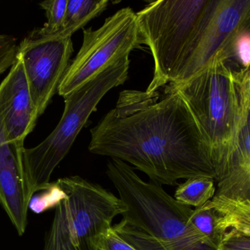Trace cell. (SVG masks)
Masks as SVG:
<instances>
[{
	"instance_id": "7",
	"label": "cell",
	"mask_w": 250,
	"mask_h": 250,
	"mask_svg": "<svg viewBox=\"0 0 250 250\" xmlns=\"http://www.w3.org/2000/svg\"><path fill=\"white\" fill-rule=\"evenodd\" d=\"M250 30V0H207L181 54L171 83L188 80L219 52L236 57L239 36Z\"/></svg>"
},
{
	"instance_id": "1",
	"label": "cell",
	"mask_w": 250,
	"mask_h": 250,
	"mask_svg": "<svg viewBox=\"0 0 250 250\" xmlns=\"http://www.w3.org/2000/svg\"><path fill=\"white\" fill-rule=\"evenodd\" d=\"M90 134L89 152L130 163L161 186L215 179L198 122L172 83L151 92L123 91Z\"/></svg>"
},
{
	"instance_id": "6",
	"label": "cell",
	"mask_w": 250,
	"mask_h": 250,
	"mask_svg": "<svg viewBox=\"0 0 250 250\" xmlns=\"http://www.w3.org/2000/svg\"><path fill=\"white\" fill-rule=\"evenodd\" d=\"M207 0H160L137 12L138 26L154 62L151 92L171 83L181 54Z\"/></svg>"
},
{
	"instance_id": "14",
	"label": "cell",
	"mask_w": 250,
	"mask_h": 250,
	"mask_svg": "<svg viewBox=\"0 0 250 250\" xmlns=\"http://www.w3.org/2000/svg\"><path fill=\"white\" fill-rule=\"evenodd\" d=\"M108 4L109 1L107 0H68L64 29L60 34L72 36L92 19L101 15Z\"/></svg>"
},
{
	"instance_id": "21",
	"label": "cell",
	"mask_w": 250,
	"mask_h": 250,
	"mask_svg": "<svg viewBox=\"0 0 250 250\" xmlns=\"http://www.w3.org/2000/svg\"><path fill=\"white\" fill-rule=\"evenodd\" d=\"M216 250H250V237L232 230H228Z\"/></svg>"
},
{
	"instance_id": "13",
	"label": "cell",
	"mask_w": 250,
	"mask_h": 250,
	"mask_svg": "<svg viewBox=\"0 0 250 250\" xmlns=\"http://www.w3.org/2000/svg\"><path fill=\"white\" fill-rule=\"evenodd\" d=\"M211 203L217 214V228L222 237L229 230L250 237V200L215 195Z\"/></svg>"
},
{
	"instance_id": "10",
	"label": "cell",
	"mask_w": 250,
	"mask_h": 250,
	"mask_svg": "<svg viewBox=\"0 0 250 250\" xmlns=\"http://www.w3.org/2000/svg\"><path fill=\"white\" fill-rule=\"evenodd\" d=\"M38 117L24 68L18 56L0 84V118L7 140L16 148H25V139L35 129Z\"/></svg>"
},
{
	"instance_id": "23",
	"label": "cell",
	"mask_w": 250,
	"mask_h": 250,
	"mask_svg": "<svg viewBox=\"0 0 250 250\" xmlns=\"http://www.w3.org/2000/svg\"><path fill=\"white\" fill-rule=\"evenodd\" d=\"M240 73L241 96L244 110L247 114L250 113V65L249 67L239 71Z\"/></svg>"
},
{
	"instance_id": "15",
	"label": "cell",
	"mask_w": 250,
	"mask_h": 250,
	"mask_svg": "<svg viewBox=\"0 0 250 250\" xmlns=\"http://www.w3.org/2000/svg\"><path fill=\"white\" fill-rule=\"evenodd\" d=\"M215 180L211 178L195 177L187 179L175 192L174 199L187 206H202L215 196Z\"/></svg>"
},
{
	"instance_id": "5",
	"label": "cell",
	"mask_w": 250,
	"mask_h": 250,
	"mask_svg": "<svg viewBox=\"0 0 250 250\" xmlns=\"http://www.w3.org/2000/svg\"><path fill=\"white\" fill-rule=\"evenodd\" d=\"M65 198L56 207L43 250H98L100 238L126 211L124 203L79 176L57 181Z\"/></svg>"
},
{
	"instance_id": "4",
	"label": "cell",
	"mask_w": 250,
	"mask_h": 250,
	"mask_svg": "<svg viewBox=\"0 0 250 250\" xmlns=\"http://www.w3.org/2000/svg\"><path fill=\"white\" fill-rule=\"evenodd\" d=\"M129 57L119 60L101 73L64 97L61 120L41 144L23 151V167L31 198L49 186L56 167L68 154L76 137L100 101L128 77Z\"/></svg>"
},
{
	"instance_id": "11",
	"label": "cell",
	"mask_w": 250,
	"mask_h": 250,
	"mask_svg": "<svg viewBox=\"0 0 250 250\" xmlns=\"http://www.w3.org/2000/svg\"><path fill=\"white\" fill-rule=\"evenodd\" d=\"M7 140L0 118V205L18 234L23 236L28 226L31 198L23 167V151Z\"/></svg>"
},
{
	"instance_id": "3",
	"label": "cell",
	"mask_w": 250,
	"mask_h": 250,
	"mask_svg": "<svg viewBox=\"0 0 250 250\" xmlns=\"http://www.w3.org/2000/svg\"><path fill=\"white\" fill-rule=\"evenodd\" d=\"M229 59L226 53H217L192 77L172 83L198 122L217 183L230 169L249 116L242 104L240 73L228 66Z\"/></svg>"
},
{
	"instance_id": "18",
	"label": "cell",
	"mask_w": 250,
	"mask_h": 250,
	"mask_svg": "<svg viewBox=\"0 0 250 250\" xmlns=\"http://www.w3.org/2000/svg\"><path fill=\"white\" fill-rule=\"evenodd\" d=\"M40 192L38 195H33L29 205V209L36 214H41L50 208H56L65 198V193L57 182H51L46 189Z\"/></svg>"
},
{
	"instance_id": "9",
	"label": "cell",
	"mask_w": 250,
	"mask_h": 250,
	"mask_svg": "<svg viewBox=\"0 0 250 250\" xmlns=\"http://www.w3.org/2000/svg\"><path fill=\"white\" fill-rule=\"evenodd\" d=\"M73 53L72 36H45L38 29H34L19 44L18 56L23 63L39 117L58 92Z\"/></svg>"
},
{
	"instance_id": "2",
	"label": "cell",
	"mask_w": 250,
	"mask_h": 250,
	"mask_svg": "<svg viewBox=\"0 0 250 250\" xmlns=\"http://www.w3.org/2000/svg\"><path fill=\"white\" fill-rule=\"evenodd\" d=\"M107 175L126 207L121 236L138 250H210L190 222L193 210L155 182L143 181L126 162L112 159Z\"/></svg>"
},
{
	"instance_id": "20",
	"label": "cell",
	"mask_w": 250,
	"mask_h": 250,
	"mask_svg": "<svg viewBox=\"0 0 250 250\" xmlns=\"http://www.w3.org/2000/svg\"><path fill=\"white\" fill-rule=\"evenodd\" d=\"M98 250H138L124 240L114 227L105 230L100 238Z\"/></svg>"
},
{
	"instance_id": "8",
	"label": "cell",
	"mask_w": 250,
	"mask_h": 250,
	"mask_svg": "<svg viewBox=\"0 0 250 250\" xmlns=\"http://www.w3.org/2000/svg\"><path fill=\"white\" fill-rule=\"evenodd\" d=\"M83 44L70 61L59 87L63 98L119 60L145 45L136 13L124 7L107 18L98 29H83Z\"/></svg>"
},
{
	"instance_id": "19",
	"label": "cell",
	"mask_w": 250,
	"mask_h": 250,
	"mask_svg": "<svg viewBox=\"0 0 250 250\" xmlns=\"http://www.w3.org/2000/svg\"><path fill=\"white\" fill-rule=\"evenodd\" d=\"M16 39L12 35H0V74L11 68L17 60Z\"/></svg>"
},
{
	"instance_id": "22",
	"label": "cell",
	"mask_w": 250,
	"mask_h": 250,
	"mask_svg": "<svg viewBox=\"0 0 250 250\" xmlns=\"http://www.w3.org/2000/svg\"><path fill=\"white\" fill-rule=\"evenodd\" d=\"M236 57L245 68L250 65V30L239 36L236 44Z\"/></svg>"
},
{
	"instance_id": "16",
	"label": "cell",
	"mask_w": 250,
	"mask_h": 250,
	"mask_svg": "<svg viewBox=\"0 0 250 250\" xmlns=\"http://www.w3.org/2000/svg\"><path fill=\"white\" fill-rule=\"evenodd\" d=\"M217 214L211 201L192 211L190 222L196 230L204 236L207 246L216 250L222 236L217 228Z\"/></svg>"
},
{
	"instance_id": "12",
	"label": "cell",
	"mask_w": 250,
	"mask_h": 250,
	"mask_svg": "<svg viewBox=\"0 0 250 250\" xmlns=\"http://www.w3.org/2000/svg\"><path fill=\"white\" fill-rule=\"evenodd\" d=\"M217 183V196L250 200V113L241 132L239 147L227 174Z\"/></svg>"
},
{
	"instance_id": "17",
	"label": "cell",
	"mask_w": 250,
	"mask_h": 250,
	"mask_svg": "<svg viewBox=\"0 0 250 250\" xmlns=\"http://www.w3.org/2000/svg\"><path fill=\"white\" fill-rule=\"evenodd\" d=\"M67 3L68 0H46L40 3L47 17L46 23L42 28L38 29L41 35L50 36L63 32Z\"/></svg>"
}]
</instances>
